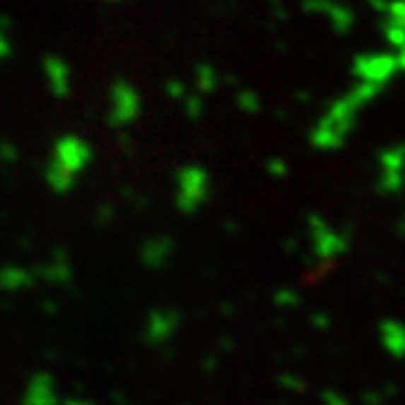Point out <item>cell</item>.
Masks as SVG:
<instances>
[{
  "mask_svg": "<svg viewBox=\"0 0 405 405\" xmlns=\"http://www.w3.org/2000/svg\"><path fill=\"white\" fill-rule=\"evenodd\" d=\"M61 405H95V403H93V401H88V399H79V397H72V399L61 401Z\"/></svg>",
  "mask_w": 405,
  "mask_h": 405,
  "instance_id": "cell-20",
  "label": "cell"
},
{
  "mask_svg": "<svg viewBox=\"0 0 405 405\" xmlns=\"http://www.w3.org/2000/svg\"><path fill=\"white\" fill-rule=\"evenodd\" d=\"M108 100H110V113H108V124L110 127H129L131 122L138 119L140 110H142V100L140 93L133 88V86L124 79L115 81L108 90Z\"/></svg>",
  "mask_w": 405,
  "mask_h": 405,
  "instance_id": "cell-3",
  "label": "cell"
},
{
  "mask_svg": "<svg viewBox=\"0 0 405 405\" xmlns=\"http://www.w3.org/2000/svg\"><path fill=\"white\" fill-rule=\"evenodd\" d=\"M178 324H180V313L176 309H155L146 317L144 338L151 345H160V342H167L176 334Z\"/></svg>",
  "mask_w": 405,
  "mask_h": 405,
  "instance_id": "cell-7",
  "label": "cell"
},
{
  "mask_svg": "<svg viewBox=\"0 0 405 405\" xmlns=\"http://www.w3.org/2000/svg\"><path fill=\"white\" fill-rule=\"evenodd\" d=\"M313 322L317 329H327L329 327V317L327 315H313Z\"/></svg>",
  "mask_w": 405,
  "mask_h": 405,
  "instance_id": "cell-22",
  "label": "cell"
},
{
  "mask_svg": "<svg viewBox=\"0 0 405 405\" xmlns=\"http://www.w3.org/2000/svg\"><path fill=\"white\" fill-rule=\"evenodd\" d=\"M306 228L311 232L313 254L317 262H331L334 257H340L347 250V239L338 230L331 228L322 216L311 214L306 218Z\"/></svg>",
  "mask_w": 405,
  "mask_h": 405,
  "instance_id": "cell-4",
  "label": "cell"
},
{
  "mask_svg": "<svg viewBox=\"0 0 405 405\" xmlns=\"http://www.w3.org/2000/svg\"><path fill=\"white\" fill-rule=\"evenodd\" d=\"M268 171H270L273 176H277V178H284V176L288 174V165H286L284 160H270Z\"/></svg>",
  "mask_w": 405,
  "mask_h": 405,
  "instance_id": "cell-15",
  "label": "cell"
},
{
  "mask_svg": "<svg viewBox=\"0 0 405 405\" xmlns=\"http://www.w3.org/2000/svg\"><path fill=\"white\" fill-rule=\"evenodd\" d=\"M20 405H61L54 376L47 372L32 374L25 385V392H23Z\"/></svg>",
  "mask_w": 405,
  "mask_h": 405,
  "instance_id": "cell-5",
  "label": "cell"
},
{
  "mask_svg": "<svg viewBox=\"0 0 405 405\" xmlns=\"http://www.w3.org/2000/svg\"><path fill=\"white\" fill-rule=\"evenodd\" d=\"M378 338L392 358H405V324L399 320H383L378 324Z\"/></svg>",
  "mask_w": 405,
  "mask_h": 405,
  "instance_id": "cell-9",
  "label": "cell"
},
{
  "mask_svg": "<svg viewBox=\"0 0 405 405\" xmlns=\"http://www.w3.org/2000/svg\"><path fill=\"white\" fill-rule=\"evenodd\" d=\"M174 239L163 235V237H151L146 239L142 245V252H140V259L146 268L151 270H160L169 264L171 254H174Z\"/></svg>",
  "mask_w": 405,
  "mask_h": 405,
  "instance_id": "cell-8",
  "label": "cell"
},
{
  "mask_svg": "<svg viewBox=\"0 0 405 405\" xmlns=\"http://www.w3.org/2000/svg\"><path fill=\"white\" fill-rule=\"evenodd\" d=\"M199 77H201V83H203V88H207V90H210V88H212V86H214V83L210 81V79H212V70H207V68H203Z\"/></svg>",
  "mask_w": 405,
  "mask_h": 405,
  "instance_id": "cell-19",
  "label": "cell"
},
{
  "mask_svg": "<svg viewBox=\"0 0 405 405\" xmlns=\"http://www.w3.org/2000/svg\"><path fill=\"white\" fill-rule=\"evenodd\" d=\"M11 50H14V47H11V41L7 39V34L0 30V64L11 57Z\"/></svg>",
  "mask_w": 405,
  "mask_h": 405,
  "instance_id": "cell-14",
  "label": "cell"
},
{
  "mask_svg": "<svg viewBox=\"0 0 405 405\" xmlns=\"http://www.w3.org/2000/svg\"><path fill=\"white\" fill-rule=\"evenodd\" d=\"M380 174H405V144L389 146L380 153Z\"/></svg>",
  "mask_w": 405,
  "mask_h": 405,
  "instance_id": "cell-11",
  "label": "cell"
},
{
  "mask_svg": "<svg viewBox=\"0 0 405 405\" xmlns=\"http://www.w3.org/2000/svg\"><path fill=\"white\" fill-rule=\"evenodd\" d=\"M286 387H295V389H304V383H295V376H284V380H281Z\"/></svg>",
  "mask_w": 405,
  "mask_h": 405,
  "instance_id": "cell-21",
  "label": "cell"
},
{
  "mask_svg": "<svg viewBox=\"0 0 405 405\" xmlns=\"http://www.w3.org/2000/svg\"><path fill=\"white\" fill-rule=\"evenodd\" d=\"M201 108H203L201 100H196V97L187 100V113H189V117H199L201 115Z\"/></svg>",
  "mask_w": 405,
  "mask_h": 405,
  "instance_id": "cell-17",
  "label": "cell"
},
{
  "mask_svg": "<svg viewBox=\"0 0 405 405\" xmlns=\"http://www.w3.org/2000/svg\"><path fill=\"white\" fill-rule=\"evenodd\" d=\"M403 185H405V174H380L376 189L380 196H394L403 189Z\"/></svg>",
  "mask_w": 405,
  "mask_h": 405,
  "instance_id": "cell-12",
  "label": "cell"
},
{
  "mask_svg": "<svg viewBox=\"0 0 405 405\" xmlns=\"http://www.w3.org/2000/svg\"><path fill=\"white\" fill-rule=\"evenodd\" d=\"M212 194V178L201 165H185L176 174V207L182 214H196Z\"/></svg>",
  "mask_w": 405,
  "mask_h": 405,
  "instance_id": "cell-2",
  "label": "cell"
},
{
  "mask_svg": "<svg viewBox=\"0 0 405 405\" xmlns=\"http://www.w3.org/2000/svg\"><path fill=\"white\" fill-rule=\"evenodd\" d=\"M43 75L47 79V88L57 100H66L72 93V70L68 61H64L59 54H47L43 59Z\"/></svg>",
  "mask_w": 405,
  "mask_h": 405,
  "instance_id": "cell-6",
  "label": "cell"
},
{
  "mask_svg": "<svg viewBox=\"0 0 405 405\" xmlns=\"http://www.w3.org/2000/svg\"><path fill=\"white\" fill-rule=\"evenodd\" d=\"M275 304L281 306V309H295V306L300 304V295L293 288H281L275 293Z\"/></svg>",
  "mask_w": 405,
  "mask_h": 405,
  "instance_id": "cell-13",
  "label": "cell"
},
{
  "mask_svg": "<svg viewBox=\"0 0 405 405\" xmlns=\"http://www.w3.org/2000/svg\"><path fill=\"white\" fill-rule=\"evenodd\" d=\"M167 90H169L171 97H182V95H185V90H182V83H176V81H169L167 83Z\"/></svg>",
  "mask_w": 405,
  "mask_h": 405,
  "instance_id": "cell-18",
  "label": "cell"
},
{
  "mask_svg": "<svg viewBox=\"0 0 405 405\" xmlns=\"http://www.w3.org/2000/svg\"><path fill=\"white\" fill-rule=\"evenodd\" d=\"M322 405H349L345 397L336 394V392H324L322 394Z\"/></svg>",
  "mask_w": 405,
  "mask_h": 405,
  "instance_id": "cell-16",
  "label": "cell"
},
{
  "mask_svg": "<svg viewBox=\"0 0 405 405\" xmlns=\"http://www.w3.org/2000/svg\"><path fill=\"white\" fill-rule=\"evenodd\" d=\"M394 70L392 59H360L358 61V75H363L370 83L380 86Z\"/></svg>",
  "mask_w": 405,
  "mask_h": 405,
  "instance_id": "cell-10",
  "label": "cell"
},
{
  "mask_svg": "<svg viewBox=\"0 0 405 405\" xmlns=\"http://www.w3.org/2000/svg\"><path fill=\"white\" fill-rule=\"evenodd\" d=\"M90 144L75 133L61 135L52 144V155L45 165V182L54 194L64 196L75 187L77 176L90 165Z\"/></svg>",
  "mask_w": 405,
  "mask_h": 405,
  "instance_id": "cell-1",
  "label": "cell"
}]
</instances>
